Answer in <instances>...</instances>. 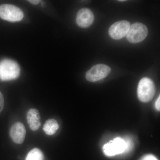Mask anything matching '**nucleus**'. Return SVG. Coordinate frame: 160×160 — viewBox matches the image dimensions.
Wrapping results in <instances>:
<instances>
[{"mask_svg": "<svg viewBox=\"0 0 160 160\" xmlns=\"http://www.w3.org/2000/svg\"><path fill=\"white\" fill-rule=\"evenodd\" d=\"M94 20V15L90 9L83 8L78 12L76 22L78 26L81 28H86L91 26Z\"/></svg>", "mask_w": 160, "mask_h": 160, "instance_id": "8", "label": "nucleus"}, {"mask_svg": "<svg viewBox=\"0 0 160 160\" xmlns=\"http://www.w3.org/2000/svg\"><path fill=\"white\" fill-rule=\"evenodd\" d=\"M20 68L16 62L10 59L0 62V80L2 81L16 79L19 76Z\"/></svg>", "mask_w": 160, "mask_h": 160, "instance_id": "1", "label": "nucleus"}, {"mask_svg": "<svg viewBox=\"0 0 160 160\" xmlns=\"http://www.w3.org/2000/svg\"><path fill=\"white\" fill-rule=\"evenodd\" d=\"M27 121L29 128L32 131H37L41 126L39 112L36 109H29L27 112Z\"/></svg>", "mask_w": 160, "mask_h": 160, "instance_id": "10", "label": "nucleus"}, {"mask_svg": "<svg viewBox=\"0 0 160 160\" xmlns=\"http://www.w3.org/2000/svg\"><path fill=\"white\" fill-rule=\"evenodd\" d=\"M22 10L17 6L9 4L0 6V18L9 22L21 21L24 18Z\"/></svg>", "mask_w": 160, "mask_h": 160, "instance_id": "3", "label": "nucleus"}, {"mask_svg": "<svg viewBox=\"0 0 160 160\" xmlns=\"http://www.w3.org/2000/svg\"><path fill=\"white\" fill-rule=\"evenodd\" d=\"M141 160H158V159L154 156L149 154L143 157Z\"/></svg>", "mask_w": 160, "mask_h": 160, "instance_id": "15", "label": "nucleus"}, {"mask_svg": "<svg viewBox=\"0 0 160 160\" xmlns=\"http://www.w3.org/2000/svg\"><path fill=\"white\" fill-rule=\"evenodd\" d=\"M148 33V29L145 25L137 22L130 26L126 37L129 42L135 44L143 41L147 36Z\"/></svg>", "mask_w": 160, "mask_h": 160, "instance_id": "4", "label": "nucleus"}, {"mask_svg": "<svg viewBox=\"0 0 160 160\" xmlns=\"http://www.w3.org/2000/svg\"><path fill=\"white\" fill-rule=\"evenodd\" d=\"M5 102L2 93L0 91V112H2L4 109Z\"/></svg>", "mask_w": 160, "mask_h": 160, "instance_id": "14", "label": "nucleus"}, {"mask_svg": "<svg viewBox=\"0 0 160 160\" xmlns=\"http://www.w3.org/2000/svg\"><path fill=\"white\" fill-rule=\"evenodd\" d=\"M111 72L109 66L103 64L95 65L86 73V77L87 81L95 82L106 78Z\"/></svg>", "mask_w": 160, "mask_h": 160, "instance_id": "6", "label": "nucleus"}, {"mask_svg": "<svg viewBox=\"0 0 160 160\" xmlns=\"http://www.w3.org/2000/svg\"><path fill=\"white\" fill-rule=\"evenodd\" d=\"M59 128V125L56 120L49 119L46 121L43 126V129L47 135H54Z\"/></svg>", "mask_w": 160, "mask_h": 160, "instance_id": "11", "label": "nucleus"}, {"mask_svg": "<svg viewBox=\"0 0 160 160\" xmlns=\"http://www.w3.org/2000/svg\"><path fill=\"white\" fill-rule=\"evenodd\" d=\"M160 96H159V97L157 99V100L156 102L155 103V107L158 111H160Z\"/></svg>", "mask_w": 160, "mask_h": 160, "instance_id": "16", "label": "nucleus"}, {"mask_svg": "<svg viewBox=\"0 0 160 160\" xmlns=\"http://www.w3.org/2000/svg\"><path fill=\"white\" fill-rule=\"evenodd\" d=\"M9 133L10 138L14 142L21 144L23 143L26 138V128L23 123L17 122L12 126Z\"/></svg>", "mask_w": 160, "mask_h": 160, "instance_id": "9", "label": "nucleus"}, {"mask_svg": "<svg viewBox=\"0 0 160 160\" xmlns=\"http://www.w3.org/2000/svg\"><path fill=\"white\" fill-rule=\"evenodd\" d=\"M28 1L29 2L34 5H38L41 2V1H40V0H29V1Z\"/></svg>", "mask_w": 160, "mask_h": 160, "instance_id": "17", "label": "nucleus"}, {"mask_svg": "<svg viewBox=\"0 0 160 160\" xmlns=\"http://www.w3.org/2000/svg\"><path fill=\"white\" fill-rule=\"evenodd\" d=\"M155 92V87L152 80L148 78L142 79L138 87L139 99L143 102H148L152 99Z\"/></svg>", "mask_w": 160, "mask_h": 160, "instance_id": "2", "label": "nucleus"}, {"mask_svg": "<svg viewBox=\"0 0 160 160\" xmlns=\"http://www.w3.org/2000/svg\"><path fill=\"white\" fill-rule=\"evenodd\" d=\"M26 160H45L42 152L35 148L29 152L26 156Z\"/></svg>", "mask_w": 160, "mask_h": 160, "instance_id": "12", "label": "nucleus"}, {"mask_svg": "<svg viewBox=\"0 0 160 160\" xmlns=\"http://www.w3.org/2000/svg\"><path fill=\"white\" fill-rule=\"evenodd\" d=\"M130 26L129 22L125 20L116 22L112 24L109 28V35L114 39H121L126 36Z\"/></svg>", "mask_w": 160, "mask_h": 160, "instance_id": "7", "label": "nucleus"}, {"mask_svg": "<svg viewBox=\"0 0 160 160\" xmlns=\"http://www.w3.org/2000/svg\"><path fill=\"white\" fill-rule=\"evenodd\" d=\"M126 141V152H128L132 148V142L130 139L127 138L125 140Z\"/></svg>", "mask_w": 160, "mask_h": 160, "instance_id": "13", "label": "nucleus"}, {"mask_svg": "<svg viewBox=\"0 0 160 160\" xmlns=\"http://www.w3.org/2000/svg\"><path fill=\"white\" fill-rule=\"evenodd\" d=\"M126 141L120 138H117L103 146L104 153L108 157H112L126 152Z\"/></svg>", "mask_w": 160, "mask_h": 160, "instance_id": "5", "label": "nucleus"}]
</instances>
